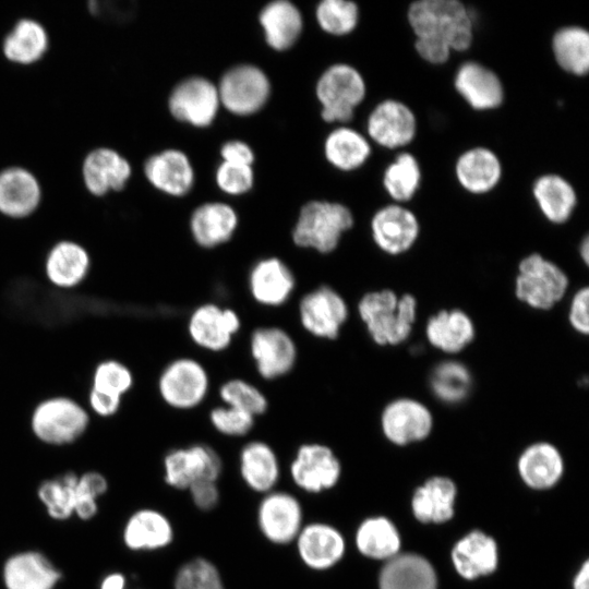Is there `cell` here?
I'll list each match as a JSON object with an SVG mask.
<instances>
[{
  "instance_id": "1",
  "label": "cell",
  "mask_w": 589,
  "mask_h": 589,
  "mask_svg": "<svg viewBox=\"0 0 589 589\" xmlns=\"http://www.w3.org/2000/svg\"><path fill=\"white\" fill-rule=\"evenodd\" d=\"M416 38L445 43L452 51H465L473 41V21L467 7L458 0H418L407 11Z\"/></svg>"
},
{
  "instance_id": "2",
  "label": "cell",
  "mask_w": 589,
  "mask_h": 589,
  "mask_svg": "<svg viewBox=\"0 0 589 589\" xmlns=\"http://www.w3.org/2000/svg\"><path fill=\"white\" fill-rule=\"evenodd\" d=\"M358 314L371 338L380 346L399 345L412 330L417 316V300L389 289L365 293L358 303Z\"/></svg>"
},
{
  "instance_id": "3",
  "label": "cell",
  "mask_w": 589,
  "mask_h": 589,
  "mask_svg": "<svg viewBox=\"0 0 589 589\" xmlns=\"http://www.w3.org/2000/svg\"><path fill=\"white\" fill-rule=\"evenodd\" d=\"M352 226V213L344 204L311 201L300 209L292 240L300 248L326 254L337 248L342 235Z\"/></svg>"
},
{
  "instance_id": "4",
  "label": "cell",
  "mask_w": 589,
  "mask_h": 589,
  "mask_svg": "<svg viewBox=\"0 0 589 589\" xmlns=\"http://www.w3.org/2000/svg\"><path fill=\"white\" fill-rule=\"evenodd\" d=\"M89 413L68 396H52L39 401L33 409L29 426L43 444L65 446L77 442L88 430Z\"/></svg>"
},
{
  "instance_id": "5",
  "label": "cell",
  "mask_w": 589,
  "mask_h": 589,
  "mask_svg": "<svg viewBox=\"0 0 589 589\" xmlns=\"http://www.w3.org/2000/svg\"><path fill=\"white\" fill-rule=\"evenodd\" d=\"M316 97L322 105L321 116L326 122H349L354 109L366 94L362 74L352 65L336 63L320 76Z\"/></svg>"
},
{
  "instance_id": "6",
  "label": "cell",
  "mask_w": 589,
  "mask_h": 589,
  "mask_svg": "<svg viewBox=\"0 0 589 589\" xmlns=\"http://www.w3.org/2000/svg\"><path fill=\"white\" fill-rule=\"evenodd\" d=\"M568 288L566 274L538 253L522 259L515 281L516 297L537 310H549L562 300Z\"/></svg>"
},
{
  "instance_id": "7",
  "label": "cell",
  "mask_w": 589,
  "mask_h": 589,
  "mask_svg": "<svg viewBox=\"0 0 589 589\" xmlns=\"http://www.w3.org/2000/svg\"><path fill=\"white\" fill-rule=\"evenodd\" d=\"M158 393L166 405L178 410L197 407L207 396L209 377L197 360L182 357L170 361L157 381Z\"/></svg>"
},
{
  "instance_id": "8",
  "label": "cell",
  "mask_w": 589,
  "mask_h": 589,
  "mask_svg": "<svg viewBox=\"0 0 589 589\" xmlns=\"http://www.w3.org/2000/svg\"><path fill=\"white\" fill-rule=\"evenodd\" d=\"M220 105L238 116L259 111L271 94L267 75L253 64H239L228 70L217 86Z\"/></svg>"
},
{
  "instance_id": "9",
  "label": "cell",
  "mask_w": 589,
  "mask_h": 589,
  "mask_svg": "<svg viewBox=\"0 0 589 589\" xmlns=\"http://www.w3.org/2000/svg\"><path fill=\"white\" fill-rule=\"evenodd\" d=\"M163 467L164 481L169 486L188 490L200 480L217 481L223 472V460L213 447L196 443L169 450Z\"/></svg>"
},
{
  "instance_id": "10",
  "label": "cell",
  "mask_w": 589,
  "mask_h": 589,
  "mask_svg": "<svg viewBox=\"0 0 589 589\" xmlns=\"http://www.w3.org/2000/svg\"><path fill=\"white\" fill-rule=\"evenodd\" d=\"M293 483L306 493L317 494L334 488L341 474V465L330 447L305 443L298 447L290 462Z\"/></svg>"
},
{
  "instance_id": "11",
  "label": "cell",
  "mask_w": 589,
  "mask_h": 589,
  "mask_svg": "<svg viewBox=\"0 0 589 589\" xmlns=\"http://www.w3.org/2000/svg\"><path fill=\"white\" fill-rule=\"evenodd\" d=\"M302 327L312 336L335 339L346 323L349 310L345 299L332 287L320 286L305 293L298 305Z\"/></svg>"
},
{
  "instance_id": "12",
  "label": "cell",
  "mask_w": 589,
  "mask_h": 589,
  "mask_svg": "<svg viewBox=\"0 0 589 589\" xmlns=\"http://www.w3.org/2000/svg\"><path fill=\"white\" fill-rule=\"evenodd\" d=\"M250 353L257 373L267 381L287 375L296 365L298 358L292 337L276 326L257 327L252 332Z\"/></svg>"
},
{
  "instance_id": "13",
  "label": "cell",
  "mask_w": 589,
  "mask_h": 589,
  "mask_svg": "<svg viewBox=\"0 0 589 589\" xmlns=\"http://www.w3.org/2000/svg\"><path fill=\"white\" fill-rule=\"evenodd\" d=\"M303 525L302 505L294 495L283 491L264 494L257 508V526L267 541L277 545L294 542Z\"/></svg>"
},
{
  "instance_id": "14",
  "label": "cell",
  "mask_w": 589,
  "mask_h": 589,
  "mask_svg": "<svg viewBox=\"0 0 589 589\" xmlns=\"http://www.w3.org/2000/svg\"><path fill=\"white\" fill-rule=\"evenodd\" d=\"M168 106L177 120L199 128L207 127L220 106L217 86L202 76L188 77L171 91Z\"/></svg>"
},
{
  "instance_id": "15",
  "label": "cell",
  "mask_w": 589,
  "mask_h": 589,
  "mask_svg": "<svg viewBox=\"0 0 589 589\" xmlns=\"http://www.w3.org/2000/svg\"><path fill=\"white\" fill-rule=\"evenodd\" d=\"M60 568L41 551L27 549L10 554L1 566L4 589H57Z\"/></svg>"
},
{
  "instance_id": "16",
  "label": "cell",
  "mask_w": 589,
  "mask_h": 589,
  "mask_svg": "<svg viewBox=\"0 0 589 589\" xmlns=\"http://www.w3.org/2000/svg\"><path fill=\"white\" fill-rule=\"evenodd\" d=\"M240 327L238 313L216 303L199 305L188 321V333L192 341L200 348L213 352L228 348Z\"/></svg>"
},
{
  "instance_id": "17",
  "label": "cell",
  "mask_w": 589,
  "mask_h": 589,
  "mask_svg": "<svg viewBox=\"0 0 589 589\" xmlns=\"http://www.w3.org/2000/svg\"><path fill=\"white\" fill-rule=\"evenodd\" d=\"M366 131L371 140L385 148L404 147L416 137V115L405 103L385 99L370 112Z\"/></svg>"
},
{
  "instance_id": "18",
  "label": "cell",
  "mask_w": 589,
  "mask_h": 589,
  "mask_svg": "<svg viewBox=\"0 0 589 589\" xmlns=\"http://www.w3.org/2000/svg\"><path fill=\"white\" fill-rule=\"evenodd\" d=\"M371 232L373 241L383 252L398 255L414 244L419 237L420 225L409 208L389 204L373 215Z\"/></svg>"
},
{
  "instance_id": "19",
  "label": "cell",
  "mask_w": 589,
  "mask_h": 589,
  "mask_svg": "<svg viewBox=\"0 0 589 589\" xmlns=\"http://www.w3.org/2000/svg\"><path fill=\"white\" fill-rule=\"evenodd\" d=\"M381 426L388 441L396 445H407L422 441L430 434L433 418L422 402L399 398L383 409Z\"/></svg>"
},
{
  "instance_id": "20",
  "label": "cell",
  "mask_w": 589,
  "mask_h": 589,
  "mask_svg": "<svg viewBox=\"0 0 589 589\" xmlns=\"http://www.w3.org/2000/svg\"><path fill=\"white\" fill-rule=\"evenodd\" d=\"M294 543L301 562L316 572L335 566L346 551V541L341 532L334 526L321 521L303 525Z\"/></svg>"
},
{
  "instance_id": "21",
  "label": "cell",
  "mask_w": 589,
  "mask_h": 589,
  "mask_svg": "<svg viewBox=\"0 0 589 589\" xmlns=\"http://www.w3.org/2000/svg\"><path fill=\"white\" fill-rule=\"evenodd\" d=\"M131 175L132 167L129 160L111 147L93 148L83 159V182L86 190L95 196L122 190Z\"/></svg>"
},
{
  "instance_id": "22",
  "label": "cell",
  "mask_w": 589,
  "mask_h": 589,
  "mask_svg": "<svg viewBox=\"0 0 589 589\" xmlns=\"http://www.w3.org/2000/svg\"><path fill=\"white\" fill-rule=\"evenodd\" d=\"M454 87L474 110H493L504 101V86L500 76L477 61H466L459 65Z\"/></svg>"
},
{
  "instance_id": "23",
  "label": "cell",
  "mask_w": 589,
  "mask_h": 589,
  "mask_svg": "<svg viewBox=\"0 0 589 589\" xmlns=\"http://www.w3.org/2000/svg\"><path fill=\"white\" fill-rule=\"evenodd\" d=\"M41 185L37 177L22 166L0 170V213L21 219L31 216L41 202Z\"/></svg>"
},
{
  "instance_id": "24",
  "label": "cell",
  "mask_w": 589,
  "mask_h": 589,
  "mask_svg": "<svg viewBox=\"0 0 589 589\" xmlns=\"http://www.w3.org/2000/svg\"><path fill=\"white\" fill-rule=\"evenodd\" d=\"M92 259L88 251L74 240L56 242L46 254L44 274L56 288L73 289L88 276Z\"/></svg>"
},
{
  "instance_id": "25",
  "label": "cell",
  "mask_w": 589,
  "mask_h": 589,
  "mask_svg": "<svg viewBox=\"0 0 589 589\" xmlns=\"http://www.w3.org/2000/svg\"><path fill=\"white\" fill-rule=\"evenodd\" d=\"M249 291L259 304L283 305L296 287V278L288 265L278 257H265L251 268L248 278Z\"/></svg>"
},
{
  "instance_id": "26",
  "label": "cell",
  "mask_w": 589,
  "mask_h": 589,
  "mask_svg": "<svg viewBox=\"0 0 589 589\" xmlns=\"http://www.w3.org/2000/svg\"><path fill=\"white\" fill-rule=\"evenodd\" d=\"M144 175L154 188L172 196L185 195L194 183L189 157L175 148L149 156L144 163Z\"/></svg>"
},
{
  "instance_id": "27",
  "label": "cell",
  "mask_w": 589,
  "mask_h": 589,
  "mask_svg": "<svg viewBox=\"0 0 589 589\" xmlns=\"http://www.w3.org/2000/svg\"><path fill=\"white\" fill-rule=\"evenodd\" d=\"M173 527L169 518L154 508L133 512L122 528V542L133 552L156 551L173 541Z\"/></svg>"
},
{
  "instance_id": "28",
  "label": "cell",
  "mask_w": 589,
  "mask_h": 589,
  "mask_svg": "<svg viewBox=\"0 0 589 589\" xmlns=\"http://www.w3.org/2000/svg\"><path fill=\"white\" fill-rule=\"evenodd\" d=\"M502 173L498 156L484 146L465 151L455 164V175L459 184L473 194L492 191L501 181Z\"/></svg>"
},
{
  "instance_id": "29",
  "label": "cell",
  "mask_w": 589,
  "mask_h": 589,
  "mask_svg": "<svg viewBox=\"0 0 589 589\" xmlns=\"http://www.w3.org/2000/svg\"><path fill=\"white\" fill-rule=\"evenodd\" d=\"M238 227V215L225 203L209 202L194 209L190 218V231L202 248L212 249L231 239Z\"/></svg>"
},
{
  "instance_id": "30",
  "label": "cell",
  "mask_w": 589,
  "mask_h": 589,
  "mask_svg": "<svg viewBox=\"0 0 589 589\" xmlns=\"http://www.w3.org/2000/svg\"><path fill=\"white\" fill-rule=\"evenodd\" d=\"M240 474L249 489L266 494L274 491L280 468L275 450L265 442L247 443L239 456Z\"/></svg>"
},
{
  "instance_id": "31",
  "label": "cell",
  "mask_w": 589,
  "mask_h": 589,
  "mask_svg": "<svg viewBox=\"0 0 589 589\" xmlns=\"http://www.w3.org/2000/svg\"><path fill=\"white\" fill-rule=\"evenodd\" d=\"M452 560L460 576L476 579L494 572L498 560L497 546L491 537L472 531L456 543Z\"/></svg>"
},
{
  "instance_id": "32",
  "label": "cell",
  "mask_w": 589,
  "mask_h": 589,
  "mask_svg": "<svg viewBox=\"0 0 589 589\" xmlns=\"http://www.w3.org/2000/svg\"><path fill=\"white\" fill-rule=\"evenodd\" d=\"M49 48V35L37 20L22 17L5 34L2 41L4 57L17 64L39 61Z\"/></svg>"
},
{
  "instance_id": "33",
  "label": "cell",
  "mask_w": 589,
  "mask_h": 589,
  "mask_svg": "<svg viewBox=\"0 0 589 589\" xmlns=\"http://www.w3.org/2000/svg\"><path fill=\"white\" fill-rule=\"evenodd\" d=\"M259 20L266 43L279 51L290 48L297 41L303 26L299 9L287 0L267 3L262 9Z\"/></svg>"
},
{
  "instance_id": "34",
  "label": "cell",
  "mask_w": 589,
  "mask_h": 589,
  "mask_svg": "<svg viewBox=\"0 0 589 589\" xmlns=\"http://www.w3.org/2000/svg\"><path fill=\"white\" fill-rule=\"evenodd\" d=\"M432 565L416 554L396 555L380 574V589H436Z\"/></svg>"
},
{
  "instance_id": "35",
  "label": "cell",
  "mask_w": 589,
  "mask_h": 589,
  "mask_svg": "<svg viewBox=\"0 0 589 589\" xmlns=\"http://www.w3.org/2000/svg\"><path fill=\"white\" fill-rule=\"evenodd\" d=\"M429 342L446 353H457L474 338L471 318L460 310H444L433 315L426 324Z\"/></svg>"
},
{
  "instance_id": "36",
  "label": "cell",
  "mask_w": 589,
  "mask_h": 589,
  "mask_svg": "<svg viewBox=\"0 0 589 589\" xmlns=\"http://www.w3.org/2000/svg\"><path fill=\"white\" fill-rule=\"evenodd\" d=\"M532 195L543 216L553 224L567 221L577 204L574 187L562 176H540L532 185Z\"/></svg>"
},
{
  "instance_id": "37",
  "label": "cell",
  "mask_w": 589,
  "mask_h": 589,
  "mask_svg": "<svg viewBox=\"0 0 589 589\" xmlns=\"http://www.w3.org/2000/svg\"><path fill=\"white\" fill-rule=\"evenodd\" d=\"M563 459L555 446L536 443L527 447L518 460L521 479L533 489L553 486L563 473Z\"/></svg>"
},
{
  "instance_id": "38",
  "label": "cell",
  "mask_w": 589,
  "mask_h": 589,
  "mask_svg": "<svg viewBox=\"0 0 589 589\" xmlns=\"http://www.w3.org/2000/svg\"><path fill=\"white\" fill-rule=\"evenodd\" d=\"M455 484L447 478L436 477L419 488L412 497V512L422 522H444L454 515Z\"/></svg>"
},
{
  "instance_id": "39",
  "label": "cell",
  "mask_w": 589,
  "mask_h": 589,
  "mask_svg": "<svg viewBox=\"0 0 589 589\" xmlns=\"http://www.w3.org/2000/svg\"><path fill=\"white\" fill-rule=\"evenodd\" d=\"M324 154L335 168L351 171L364 165L371 155V145L357 130L339 127L327 135Z\"/></svg>"
},
{
  "instance_id": "40",
  "label": "cell",
  "mask_w": 589,
  "mask_h": 589,
  "mask_svg": "<svg viewBox=\"0 0 589 589\" xmlns=\"http://www.w3.org/2000/svg\"><path fill=\"white\" fill-rule=\"evenodd\" d=\"M552 51L558 67L565 72L582 76L589 70V33L577 25L564 26L552 37Z\"/></svg>"
},
{
  "instance_id": "41",
  "label": "cell",
  "mask_w": 589,
  "mask_h": 589,
  "mask_svg": "<svg viewBox=\"0 0 589 589\" xmlns=\"http://www.w3.org/2000/svg\"><path fill=\"white\" fill-rule=\"evenodd\" d=\"M358 551L374 560H390L400 548V538L396 527L385 517H372L363 520L356 532Z\"/></svg>"
},
{
  "instance_id": "42",
  "label": "cell",
  "mask_w": 589,
  "mask_h": 589,
  "mask_svg": "<svg viewBox=\"0 0 589 589\" xmlns=\"http://www.w3.org/2000/svg\"><path fill=\"white\" fill-rule=\"evenodd\" d=\"M77 477L74 471H65L38 484L37 498L52 520L65 521L74 516Z\"/></svg>"
},
{
  "instance_id": "43",
  "label": "cell",
  "mask_w": 589,
  "mask_h": 589,
  "mask_svg": "<svg viewBox=\"0 0 589 589\" xmlns=\"http://www.w3.org/2000/svg\"><path fill=\"white\" fill-rule=\"evenodd\" d=\"M421 182V168L414 155L402 152L396 156L383 173V185L397 203L413 197Z\"/></svg>"
},
{
  "instance_id": "44",
  "label": "cell",
  "mask_w": 589,
  "mask_h": 589,
  "mask_svg": "<svg viewBox=\"0 0 589 589\" xmlns=\"http://www.w3.org/2000/svg\"><path fill=\"white\" fill-rule=\"evenodd\" d=\"M471 386L468 369L456 361L438 364L431 376L434 395L442 401L455 404L466 398Z\"/></svg>"
},
{
  "instance_id": "45",
  "label": "cell",
  "mask_w": 589,
  "mask_h": 589,
  "mask_svg": "<svg viewBox=\"0 0 589 589\" xmlns=\"http://www.w3.org/2000/svg\"><path fill=\"white\" fill-rule=\"evenodd\" d=\"M315 17L324 32L342 36L356 28L359 8L349 0H323L316 7Z\"/></svg>"
},
{
  "instance_id": "46",
  "label": "cell",
  "mask_w": 589,
  "mask_h": 589,
  "mask_svg": "<svg viewBox=\"0 0 589 589\" xmlns=\"http://www.w3.org/2000/svg\"><path fill=\"white\" fill-rule=\"evenodd\" d=\"M219 397L225 406H229L253 417L261 416L268 408V400L255 385L242 378H231L219 387Z\"/></svg>"
},
{
  "instance_id": "47",
  "label": "cell",
  "mask_w": 589,
  "mask_h": 589,
  "mask_svg": "<svg viewBox=\"0 0 589 589\" xmlns=\"http://www.w3.org/2000/svg\"><path fill=\"white\" fill-rule=\"evenodd\" d=\"M134 383L131 370L122 362L108 359L99 362L92 375V390L111 396L122 397L132 388Z\"/></svg>"
},
{
  "instance_id": "48",
  "label": "cell",
  "mask_w": 589,
  "mask_h": 589,
  "mask_svg": "<svg viewBox=\"0 0 589 589\" xmlns=\"http://www.w3.org/2000/svg\"><path fill=\"white\" fill-rule=\"evenodd\" d=\"M173 589H226V587L213 562L205 557H194L177 570Z\"/></svg>"
},
{
  "instance_id": "49",
  "label": "cell",
  "mask_w": 589,
  "mask_h": 589,
  "mask_svg": "<svg viewBox=\"0 0 589 589\" xmlns=\"http://www.w3.org/2000/svg\"><path fill=\"white\" fill-rule=\"evenodd\" d=\"M208 418L213 428L226 436L247 435L255 423V417L229 406L214 407Z\"/></svg>"
},
{
  "instance_id": "50",
  "label": "cell",
  "mask_w": 589,
  "mask_h": 589,
  "mask_svg": "<svg viewBox=\"0 0 589 589\" xmlns=\"http://www.w3.org/2000/svg\"><path fill=\"white\" fill-rule=\"evenodd\" d=\"M216 183L221 191L230 195L248 192L254 182L251 166L223 161L216 170Z\"/></svg>"
},
{
  "instance_id": "51",
  "label": "cell",
  "mask_w": 589,
  "mask_h": 589,
  "mask_svg": "<svg viewBox=\"0 0 589 589\" xmlns=\"http://www.w3.org/2000/svg\"><path fill=\"white\" fill-rule=\"evenodd\" d=\"M188 491L194 506L202 512H209L219 503L220 493L217 481L200 480L192 483Z\"/></svg>"
},
{
  "instance_id": "52",
  "label": "cell",
  "mask_w": 589,
  "mask_h": 589,
  "mask_svg": "<svg viewBox=\"0 0 589 589\" xmlns=\"http://www.w3.org/2000/svg\"><path fill=\"white\" fill-rule=\"evenodd\" d=\"M588 306L589 288L584 287L574 294L568 312V320L572 327L584 335H587L589 332Z\"/></svg>"
},
{
  "instance_id": "53",
  "label": "cell",
  "mask_w": 589,
  "mask_h": 589,
  "mask_svg": "<svg viewBox=\"0 0 589 589\" xmlns=\"http://www.w3.org/2000/svg\"><path fill=\"white\" fill-rule=\"evenodd\" d=\"M414 48L421 59L432 64L445 63L453 52L445 43L430 38H416Z\"/></svg>"
},
{
  "instance_id": "54",
  "label": "cell",
  "mask_w": 589,
  "mask_h": 589,
  "mask_svg": "<svg viewBox=\"0 0 589 589\" xmlns=\"http://www.w3.org/2000/svg\"><path fill=\"white\" fill-rule=\"evenodd\" d=\"M76 490L99 500L108 492L109 482L100 471L88 470L79 474Z\"/></svg>"
},
{
  "instance_id": "55",
  "label": "cell",
  "mask_w": 589,
  "mask_h": 589,
  "mask_svg": "<svg viewBox=\"0 0 589 589\" xmlns=\"http://www.w3.org/2000/svg\"><path fill=\"white\" fill-rule=\"evenodd\" d=\"M223 161L251 166L254 161L252 148L242 141H229L220 149Z\"/></svg>"
},
{
  "instance_id": "56",
  "label": "cell",
  "mask_w": 589,
  "mask_h": 589,
  "mask_svg": "<svg viewBox=\"0 0 589 589\" xmlns=\"http://www.w3.org/2000/svg\"><path fill=\"white\" fill-rule=\"evenodd\" d=\"M87 400L91 410L98 417L109 418L115 416L121 407L122 399L107 396L89 389Z\"/></svg>"
},
{
  "instance_id": "57",
  "label": "cell",
  "mask_w": 589,
  "mask_h": 589,
  "mask_svg": "<svg viewBox=\"0 0 589 589\" xmlns=\"http://www.w3.org/2000/svg\"><path fill=\"white\" fill-rule=\"evenodd\" d=\"M99 510L98 500L83 494L76 490L74 516L82 521L92 520Z\"/></svg>"
},
{
  "instance_id": "58",
  "label": "cell",
  "mask_w": 589,
  "mask_h": 589,
  "mask_svg": "<svg viewBox=\"0 0 589 589\" xmlns=\"http://www.w3.org/2000/svg\"><path fill=\"white\" fill-rule=\"evenodd\" d=\"M98 589H127V576L121 572H111L105 575Z\"/></svg>"
},
{
  "instance_id": "59",
  "label": "cell",
  "mask_w": 589,
  "mask_h": 589,
  "mask_svg": "<svg viewBox=\"0 0 589 589\" xmlns=\"http://www.w3.org/2000/svg\"><path fill=\"white\" fill-rule=\"evenodd\" d=\"M574 589H589V564L585 562L577 573L574 582Z\"/></svg>"
},
{
  "instance_id": "60",
  "label": "cell",
  "mask_w": 589,
  "mask_h": 589,
  "mask_svg": "<svg viewBox=\"0 0 589 589\" xmlns=\"http://www.w3.org/2000/svg\"><path fill=\"white\" fill-rule=\"evenodd\" d=\"M580 256L584 261V263L588 264L589 260V240L588 237H586L581 244H580Z\"/></svg>"
}]
</instances>
